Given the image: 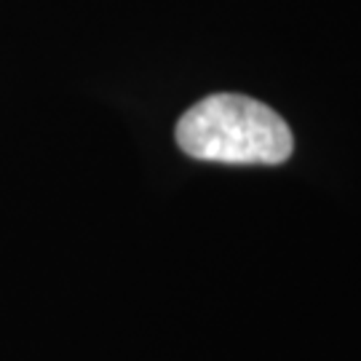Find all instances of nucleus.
<instances>
[{"instance_id": "f257e3e1", "label": "nucleus", "mask_w": 361, "mask_h": 361, "mask_svg": "<svg viewBox=\"0 0 361 361\" xmlns=\"http://www.w3.org/2000/svg\"><path fill=\"white\" fill-rule=\"evenodd\" d=\"M182 153L212 164L279 166L295 150L286 121L268 104L244 94H212L177 121Z\"/></svg>"}]
</instances>
